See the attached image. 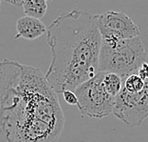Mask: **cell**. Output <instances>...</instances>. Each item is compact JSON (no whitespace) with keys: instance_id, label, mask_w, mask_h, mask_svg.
<instances>
[{"instance_id":"cell-1","label":"cell","mask_w":148,"mask_h":142,"mask_svg":"<svg viewBox=\"0 0 148 142\" xmlns=\"http://www.w3.org/2000/svg\"><path fill=\"white\" fill-rule=\"evenodd\" d=\"M65 116L41 70L0 61V142H56Z\"/></svg>"},{"instance_id":"cell-2","label":"cell","mask_w":148,"mask_h":142,"mask_svg":"<svg viewBox=\"0 0 148 142\" xmlns=\"http://www.w3.org/2000/svg\"><path fill=\"white\" fill-rule=\"evenodd\" d=\"M51 62L45 74L57 94L73 91L98 73L102 35L97 15L80 10L63 12L47 31Z\"/></svg>"},{"instance_id":"cell-3","label":"cell","mask_w":148,"mask_h":142,"mask_svg":"<svg viewBox=\"0 0 148 142\" xmlns=\"http://www.w3.org/2000/svg\"><path fill=\"white\" fill-rule=\"evenodd\" d=\"M147 58V53L140 36L128 39L102 38L99 71L114 73L125 80L138 73Z\"/></svg>"},{"instance_id":"cell-4","label":"cell","mask_w":148,"mask_h":142,"mask_svg":"<svg viewBox=\"0 0 148 142\" xmlns=\"http://www.w3.org/2000/svg\"><path fill=\"white\" fill-rule=\"evenodd\" d=\"M105 72H99L95 76L81 84L74 90L78 98L79 111L93 118H103L113 114L115 98L106 92L103 85Z\"/></svg>"},{"instance_id":"cell-5","label":"cell","mask_w":148,"mask_h":142,"mask_svg":"<svg viewBox=\"0 0 148 142\" xmlns=\"http://www.w3.org/2000/svg\"><path fill=\"white\" fill-rule=\"evenodd\" d=\"M113 114L127 126H140L148 117V89L131 94L123 87L115 98Z\"/></svg>"},{"instance_id":"cell-6","label":"cell","mask_w":148,"mask_h":142,"mask_svg":"<svg viewBox=\"0 0 148 142\" xmlns=\"http://www.w3.org/2000/svg\"><path fill=\"white\" fill-rule=\"evenodd\" d=\"M102 38L128 39L140 36V28L123 12L108 11L97 15Z\"/></svg>"},{"instance_id":"cell-7","label":"cell","mask_w":148,"mask_h":142,"mask_svg":"<svg viewBox=\"0 0 148 142\" xmlns=\"http://www.w3.org/2000/svg\"><path fill=\"white\" fill-rule=\"evenodd\" d=\"M17 35L15 38H23L26 40H34L46 33L48 29L40 19L29 16H23L16 22Z\"/></svg>"},{"instance_id":"cell-8","label":"cell","mask_w":148,"mask_h":142,"mask_svg":"<svg viewBox=\"0 0 148 142\" xmlns=\"http://www.w3.org/2000/svg\"><path fill=\"white\" fill-rule=\"evenodd\" d=\"M22 7L27 16L40 20L46 15L48 11L47 0H24Z\"/></svg>"},{"instance_id":"cell-9","label":"cell","mask_w":148,"mask_h":142,"mask_svg":"<svg viewBox=\"0 0 148 142\" xmlns=\"http://www.w3.org/2000/svg\"><path fill=\"white\" fill-rule=\"evenodd\" d=\"M103 85L110 96L116 97L123 87V80L119 74L114 73H105L103 77Z\"/></svg>"},{"instance_id":"cell-10","label":"cell","mask_w":148,"mask_h":142,"mask_svg":"<svg viewBox=\"0 0 148 142\" xmlns=\"http://www.w3.org/2000/svg\"><path fill=\"white\" fill-rule=\"evenodd\" d=\"M123 88L128 93H139L144 89V82L138 73L131 74L123 82Z\"/></svg>"},{"instance_id":"cell-11","label":"cell","mask_w":148,"mask_h":142,"mask_svg":"<svg viewBox=\"0 0 148 142\" xmlns=\"http://www.w3.org/2000/svg\"><path fill=\"white\" fill-rule=\"evenodd\" d=\"M64 99L69 105H78V98L73 91H65L63 93Z\"/></svg>"},{"instance_id":"cell-12","label":"cell","mask_w":148,"mask_h":142,"mask_svg":"<svg viewBox=\"0 0 148 142\" xmlns=\"http://www.w3.org/2000/svg\"><path fill=\"white\" fill-rule=\"evenodd\" d=\"M138 74L140 76V77L143 80L144 82V88L145 89H148V63L144 62L140 68L139 69V72H138Z\"/></svg>"},{"instance_id":"cell-13","label":"cell","mask_w":148,"mask_h":142,"mask_svg":"<svg viewBox=\"0 0 148 142\" xmlns=\"http://www.w3.org/2000/svg\"><path fill=\"white\" fill-rule=\"evenodd\" d=\"M0 1L11 3V4H12V5H22V3L24 0H0Z\"/></svg>"},{"instance_id":"cell-14","label":"cell","mask_w":148,"mask_h":142,"mask_svg":"<svg viewBox=\"0 0 148 142\" xmlns=\"http://www.w3.org/2000/svg\"><path fill=\"white\" fill-rule=\"evenodd\" d=\"M1 11H2V8H1V3H0V15H1Z\"/></svg>"},{"instance_id":"cell-15","label":"cell","mask_w":148,"mask_h":142,"mask_svg":"<svg viewBox=\"0 0 148 142\" xmlns=\"http://www.w3.org/2000/svg\"><path fill=\"white\" fill-rule=\"evenodd\" d=\"M47 1H51V0H47Z\"/></svg>"}]
</instances>
